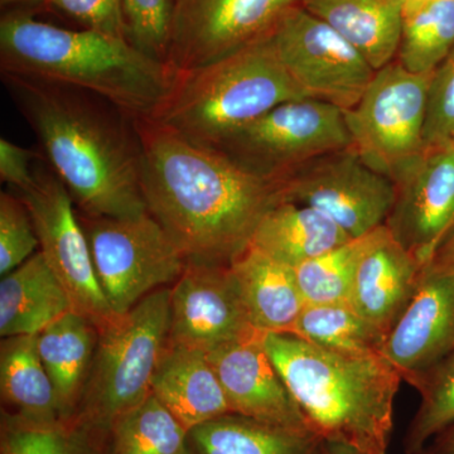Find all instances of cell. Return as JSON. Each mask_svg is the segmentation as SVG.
I'll return each mask as SVG.
<instances>
[{
    "label": "cell",
    "mask_w": 454,
    "mask_h": 454,
    "mask_svg": "<svg viewBox=\"0 0 454 454\" xmlns=\"http://www.w3.org/2000/svg\"><path fill=\"white\" fill-rule=\"evenodd\" d=\"M149 214L188 262L230 265L252 244L260 221L283 201L277 184L149 119H136Z\"/></svg>",
    "instance_id": "cell-1"
},
{
    "label": "cell",
    "mask_w": 454,
    "mask_h": 454,
    "mask_svg": "<svg viewBox=\"0 0 454 454\" xmlns=\"http://www.w3.org/2000/svg\"><path fill=\"white\" fill-rule=\"evenodd\" d=\"M2 80L80 214L131 217L148 211L136 118L73 86L8 73Z\"/></svg>",
    "instance_id": "cell-2"
},
{
    "label": "cell",
    "mask_w": 454,
    "mask_h": 454,
    "mask_svg": "<svg viewBox=\"0 0 454 454\" xmlns=\"http://www.w3.org/2000/svg\"><path fill=\"white\" fill-rule=\"evenodd\" d=\"M0 68L85 90L136 119L157 112L177 74L125 38L61 28L27 9H8L0 18Z\"/></svg>",
    "instance_id": "cell-3"
},
{
    "label": "cell",
    "mask_w": 454,
    "mask_h": 454,
    "mask_svg": "<svg viewBox=\"0 0 454 454\" xmlns=\"http://www.w3.org/2000/svg\"><path fill=\"white\" fill-rule=\"evenodd\" d=\"M262 342L310 432L363 454L389 452L403 378L384 355L340 354L286 333Z\"/></svg>",
    "instance_id": "cell-4"
},
{
    "label": "cell",
    "mask_w": 454,
    "mask_h": 454,
    "mask_svg": "<svg viewBox=\"0 0 454 454\" xmlns=\"http://www.w3.org/2000/svg\"><path fill=\"white\" fill-rule=\"evenodd\" d=\"M270 38L176 74L149 121L202 148L216 149L236 131L286 101L306 98Z\"/></svg>",
    "instance_id": "cell-5"
},
{
    "label": "cell",
    "mask_w": 454,
    "mask_h": 454,
    "mask_svg": "<svg viewBox=\"0 0 454 454\" xmlns=\"http://www.w3.org/2000/svg\"><path fill=\"white\" fill-rule=\"evenodd\" d=\"M172 286L143 298L98 333L97 351L74 418L109 438L114 424L152 394L169 333Z\"/></svg>",
    "instance_id": "cell-6"
},
{
    "label": "cell",
    "mask_w": 454,
    "mask_h": 454,
    "mask_svg": "<svg viewBox=\"0 0 454 454\" xmlns=\"http://www.w3.org/2000/svg\"><path fill=\"white\" fill-rule=\"evenodd\" d=\"M95 273L116 315L129 312L143 298L175 284L188 260L149 214L91 217L80 214Z\"/></svg>",
    "instance_id": "cell-7"
},
{
    "label": "cell",
    "mask_w": 454,
    "mask_h": 454,
    "mask_svg": "<svg viewBox=\"0 0 454 454\" xmlns=\"http://www.w3.org/2000/svg\"><path fill=\"white\" fill-rule=\"evenodd\" d=\"M345 113L317 98L286 101L215 149L259 177L279 179L331 152L351 148Z\"/></svg>",
    "instance_id": "cell-8"
},
{
    "label": "cell",
    "mask_w": 454,
    "mask_h": 454,
    "mask_svg": "<svg viewBox=\"0 0 454 454\" xmlns=\"http://www.w3.org/2000/svg\"><path fill=\"white\" fill-rule=\"evenodd\" d=\"M432 74L409 73L394 59L376 71L356 106L343 110L351 148L390 179L424 148Z\"/></svg>",
    "instance_id": "cell-9"
},
{
    "label": "cell",
    "mask_w": 454,
    "mask_h": 454,
    "mask_svg": "<svg viewBox=\"0 0 454 454\" xmlns=\"http://www.w3.org/2000/svg\"><path fill=\"white\" fill-rule=\"evenodd\" d=\"M31 212L40 239V252L70 298L73 312L97 325L98 333L113 325L114 312L98 283L91 250L79 212L67 188L53 170L35 167V182L20 192Z\"/></svg>",
    "instance_id": "cell-10"
},
{
    "label": "cell",
    "mask_w": 454,
    "mask_h": 454,
    "mask_svg": "<svg viewBox=\"0 0 454 454\" xmlns=\"http://www.w3.org/2000/svg\"><path fill=\"white\" fill-rule=\"evenodd\" d=\"M276 184L283 201L322 212L352 239L385 225L396 195L394 182L352 148L313 158Z\"/></svg>",
    "instance_id": "cell-11"
},
{
    "label": "cell",
    "mask_w": 454,
    "mask_h": 454,
    "mask_svg": "<svg viewBox=\"0 0 454 454\" xmlns=\"http://www.w3.org/2000/svg\"><path fill=\"white\" fill-rule=\"evenodd\" d=\"M269 38L307 98L349 110L375 76L365 57L301 4L280 18Z\"/></svg>",
    "instance_id": "cell-12"
},
{
    "label": "cell",
    "mask_w": 454,
    "mask_h": 454,
    "mask_svg": "<svg viewBox=\"0 0 454 454\" xmlns=\"http://www.w3.org/2000/svg\"><path fill=\"white\" fill-rule=\"evenodd\" d=\"M301 0H177L168 55L176 74L264 40Z\"/></svg>",
    "instance_id": "cell-13"
},
{
    "label": "cell",
    "mask_w": 454,
    "mask_h": 454,
    "mask_svg": "<svg viewBox=\"0 0 454 454\" xmlns=\"http://www.w3.org/2000/svg\"><path fill=\"white\" fill-rule=\"evenodd\" d=\"M391 235L426 268L454 232V142L427 146L394 172Z\"/></svg>",
    "instance_id": "cell-14"
},
{
    "label": "cell",
    "mask_w": 454,
    "mask_h": 454,
    "mask_svg": "<svg viewBox=\"0 0 454 454\" xmlns=\"http://www.w3.org/2000/svg\"><path fill=\"white\" fill-rule=\"evenodd\" d=\"M259 336L230 265L188 262L172 286L167 340L210 352Z\"/></svg>",
    "instance_id": "cell-15"
},
{
    "label": "cell",
    "mask_w": 454,
    "mask_h": 454,
    "mask_svg": "<svg viewBox=\"0 0 454 454\" xmlns=\"http://www.w3.org/2000/svg\"><path fill=\"white\" fill-rule=\"evenodd\" d=\"M454 349V262L433 260L391 328L382 355L411 387Z\"/></svg>",
    "instance_id": "cell-16"
},
{
    "label": "cell",
    "mask_w": 454,
    "mask_h": 454,
    "mask_svg": "<svg viewBox=\"0 0 454 454\" xmlns=\"http://www.w3.org/2000/svg\"><path fill=\"white\" fill-rule=\"evenodd\" d=\"M264 336L230 343L207 352L230 409L232 413L259 422L310 432L269 357L262 342Z\"/></svg>",
    "instance_id": "cell-17"
},
{
    "label": "cell",
    "mask_w": 454,
    "mask_h": 454,
    "mask_svg": "<svg viewBox=\"0 0 454 454\" xmlns=\"http://www.w3.org/2000/svg\"><path fill=\"white\" fill-rule=\"evenodd\" d=\"M423 270L382 225L373 230L358 262L349 306L387 336L413 298Z\"/></svg>",
    "instance_id": "cell-18"
},
{
    "label": "cell",
    "mask_w": 454,
    "mask_h": 454,
    "mask_svg": "<svg viewBox=\"0 0 454 454\" xmlns=\"http://www.w3.org/2000/svg\"><path fill=\"white\" fill-rule=\"evenodd\" d=\"M152 394L188 432L232 413L207 352L168 340L152 379Z\"/></svg>",
    "instance_id": "cell-19"
},
{
    "label": "cell",
    "mask_w": 454,
    "mask_h": 454,
    "mask_svg": "<svg viewBox=\"0 0 454 454\" xmlns=\"http://www.w3.org/2000/svg\"><path fill=\"white\" fill-rule=\"evenodd\" d=\"M230 268L254 327L264 334H292L306 306L294 270L253 247Z\"/></svg>",
    "instance_id": "cell-20"
},
{
    "label": "cell",
    "mask_w": 454,
    "mask_h": 454,
    "mask_svg": "<svg viewBox=\"0 0 454 454\" xmlns=\"http://www.w3.org/2000/svg\"><path fill=\"white\" fill-rule=\"evenodd\" d=\"M301 5L340 33L373 70L396 59L404 0H301Z\"/></svg>",
    "instance_id": "cell-21"
},
{
    "label": "cell",
    "mask_w": 454,
    "mask_h": 454,
    "mask_svg": "<svg viewBox=\"0 0 454 454\" xmlns=\"http://www.w3.org/2000/svg\"><path fill=\"white\" fill-rule=\"evenodd\" d=\"M71 310L67 293L41 252L2 277L0 334L3 339L38 334Z\"/></svg>",
    "instance_id": "cell-22"
},
{
    "label": "cell",
    "mask_w": 454,
    "mask_h": 454,
    "mask_svg": "<svg viewBox=\"0 0 454 454\" xmlns=\"http://www.w3.org/2000/svg\"><path fill=\"white\" fill-rule=\"evenodd\" d=\"M98 340L97 325L73 310L37 334L38 352L55 387L62 420L73 419L79 411Z\"/></svg>",
    "instance_id": "cell-23"
},
{
    "label": "cell",
    "mask_w": 454,
    "mask_h": 454,
    "mask_svg": "<svg viewBox=\"0 0 454 454\" xmlns=\"http://www.w3.org/2000/svg\"><path fill=\"white\" fill-rule=\"evenodd\" d=\"M351 239L322 212L280 201L260 221L250 247L294 269Z\"/></svg>",
    "instance_id": "cell-24"
},
{
    "label": "cell",
    "mask_w": 454,
    "mask_h": 454,
    "mask_svg": "<svg viewBox=\"0 0 454 454\" xmlns=\"http://www.w3.org/2000/svg\"><path fill=\"white\" fill-rule=\"evenodd\" d=\"M2 411L37 424L61 419L55 387L37 348V334L7 337L0 345Z\"/></svg>",
    "instance_id": "cell-25"
},
{
    "label": "cell",
    "mask_w": 454,
    "mask_h": 454,
    "mask_svg": "<svg viewBox=\"0 0 454 454\" xmlns=\"http://www.w3.org/2000/svg\"><path fill=\"white\" fill-rule=\"evenodd\" d=\"M321 438L229 413L188 432L190 454H316Z\"/></svg>",
    "instance_id": "cell-26"
},
{
    "label": "cell",
    "mask_w": 454,
    "mask_h": 454,
    "mask_svg": "<svg viewBox=\"0 0 454 454\" xmlns=\"http://www.w3.org/2000/svg\"><path fill=\"white\" fill-rule=\"evenodd\" d=\"M292 334L348 355H382L387 337L349 304H306Z\"/></svg>",
    "instance_id": "cell-27"
},
{
    "label": "cell",
    "mask_w": 454,
    "mask_h": 454,
    "mask_svg": "<svg viewBox=\"0 0 454 454\" xmlns=\"http://www.w3.org/2000/svg\"><path fill=\"white\" fill-rule=\"evenodd\" d=\"M0 454H109V438L77 418L37 424L2 411Z\"/></svg>",
    "instance_id": "cell-28"
},
{
    "label": "cell",
    "mask_w": 454,
    "mask_h": 454,
    "mask_svg": "<svg viewBox=\"0 0 454 454\" xmlns=\"http://www.w3.org/2000/svg\"><path fill=\"white\" fill-rule=\"evenodd\" d=\"M188 430L153 395L118 420L109 434V454H190Z\"/></svg>",
    "instance_id": "cell-29"
},
{
    "label": "cell",
    "mask_w": 454,
    "mask_h": 454,
    "mask_svg": "<svg viewBox=\"0 0 454 454\" xmlns=\"http://www.w3.org/2000/svg\"><path fill=\"white\" fill-rule=\"evenodd\" d=\"M453 47L454 0H439L404 17L395 59L409 73L432 74Z\"/></svg>",
    "instance_id": "cell-30"
},
{
    "label": "cell",
    "mask_w": 454,
    "mask_h": 454,
    "mask_svg": "<svg viewBox=\"0 0 454 454\" xmlns=\"http://www.w3.org/2000/svg\"><path fill=\"white\" fill-rule=\"evenodd\" d=\"M372 234L351 239L293 269L306 304H349L352 283Z\"/></svg>",
    "instance_id": "cell-31"
},
{
    "label": "cell",
    "mask_w": 454,
    "mask_h": 454,
    "mask_svg": "<svg viewBox=\"0 0 454 454\" xmlns=\"http://www.w3.org/2000/svg\"><path fill=\"white\" fill-rule=\"evenodd\" d=\"M419 409L405 435L406 454H420L430 439L454 424V349L418 382Z\"/></svg>",
    "instance_id": "cell-32"
},
{
    "label": "cell",
    "mask_w": 454,
    "mask_h": 454,
    "mask_svg": "<svg viewBox=\"0 0 454 454\" xmlns=\"http://www.w3.org/2000/svg\"><path fill=\"white\" fill-rule=\"evenodd\" d=\"M176 3L177 0H121L125 38L164 64L168 61Z\"/></svg>",
    "instance_id": "cell-33"
},
{
    "label": "cell",
    "mask_w": 454,
    "mask_h": 454,
    "mask_svg": "<svg viewBox=\"0 0 454 454\" xmlns=\"http://www.w3.org/2000/svg\"><path fill=\"white\" fill-rule=\"evenodd\" d=\"M40 252V239L22 197L0 193V276H7Z\"/></svg>",
    "instance_id": "cell-34"
},
{
    "label": "cell",
    "mask_w": 454,
    "mask_h": 454,
    "mask_svg": "<svg viewBox=\"0 0 454 454\" xmlns=\"http://www.w3.org/2000/svg\"><path fill=\"white\" fill-rule=\"evenodd\" d=\"M424 148L454 139V47L430 80Z\"/></svg>",
    "instance_id": "cell-35"
},
{
    "label": "cell",
    "mask_w": 454,
    "mask_h": 454,
    "mask_svg": "<svg viewBox=\"0 0 454 454\" xmlns=\"http://www.w3.org/2000/svg\"><path fill=\"white\" fill-rule=\"evenodd\" d=\"M46 8L73 18L83 28L125 38L121 0H46Z\"/></svg>",
    "instance_id": "cell-36"
},
{
    "label": "cell",
    "mask_w": 454,
    "mask_h": 454,
    "mask_svg": "<svg viewBox=\"0 0 454 454\" xmlns=\"http://www.w3.org/2000/svg\"><path fill=\"white\" fill-rule=\"evenodd\" d=\"M37 157V153L29 149L0 139V179L20 192L28 190L35 182L33 160Z\"/></svg>",
    "instance_id": "cell-37"
},
{
    "label": "cell",
    "mask_w": 454,
    "mask_h": 454,
    "mask_svg": "<svg viewBox=\"0 0 454 454\" xmlns=\"http://www.w3.org/2000/svg\"><path fill=\"white\" fill-rule=\"evenodd\" d=\"M424 454H454V424L439 433L433 442L432 448L423 450ZM420 453V454H422Z\"/></svg>",
    "instance_id": "cell-38"
},
{
    "label": "cell",
    "mask_w": 454,
    "mask_h": 454,
    "mask_svg": "<svg viewBox=\"0 0 454 454\" xmlns=\"http://www.w3.org/2000/svg\"><path fill=\"white\" fill-rule=\"evenodd\" d=\"M316 454H363L358 452L355 448L348 446V444L340 443V442L325 441L321 439L317 448Z\"/></svg>",
    "instance_id": "cell-39"
},
{
    "label": "cell",
    "mask_w": 454,
    "mask_h": 454,
    "mask_svg": "<svg viewBox=\"0 0 454 454\" xmlns=\"http://www.w3.org/2000/svg\"><path fill=\"white\" fill-rule=\"evenodd\" d=\"M3 9H27L33 11L38 8H46V0H0Z\"/></svg>",
    "instance_id": "cell-40"
},
{
    "label": "cell",
    "mask_w": 454,
    "mask_h": 454,
    "mask_svg": "<svg viewBox=\"0 0 454 454\" xmlns=\"http://www.w3.org/2000/svg\"><path fill=\"white\" fill-rule=\"evenodd\" d=\"M434 260H441V262H454V232L448 239L446 244L439 250L437 258Z\"/></svg>",
    "instance_id": "cell-41"
},
{
    "label": "cell",
    "mask_w": 454,
    "mask_h": 454,
    "mask_svg": "<svg viewBox=\"0 0 454 454\" xmlns=\"http://www.w3.org/2000/svg\"><path fill=\"white\" fill-rule=\"evenodd\" d=\"M439 2V0H404V17L414 13L418 9L429 4V3Z\"/></svg>",
    "instance_id": "cell-42"
},
{
    "label": "cell",
    "mask_w": 454,
    "mask_h": 454,
    "mask_svg": "<svg viewBox=\"0 0 454 454\" xmlns=\"http://www.w3.org/2000/svg\"><path fill=\"white\" fill-rule=\"evenodd\" d=\"M453 142H454V139H453Z\"/></svg>",
    "instance_id": "cell-43"
},
{
    "label": "cell",
    "mask_w": 454,
    "mask_h": 454,
    "mask_svg": "<svg viewBox=\"0 0 454 454\" xmlns=\"http://www.w3.org/2000/svg\"><path fill=\"white\" fill-rule=\"evenodd\" d=\"M422 454H424V453H422Z\"/></svg>",
    "instance_id": "cell-44"
}]
</instances>
